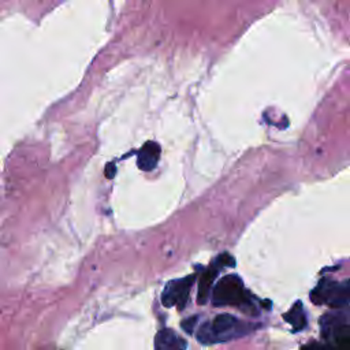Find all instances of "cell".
Returning a JSON list of instances; mask_svg holds the SVG:
<instances>
[{
  "mask_svg": "<svg viewBox=\"0 0 350 350\" xmlns=\"http://www.w3.org/2000/svg\"><path fill=\"white\" fill-rule=\"evenodd\" d=\"M247 332V325L231 314H219L212 321L200 327L197 339L204 345L226 342Z\"/></svg>",
  "mask_w": 350,
  "mask_h": 350,
  "instance_id": "1",
  "label": "cell"
},
{
  "mask_svg": "<svg viewBox=\"0 0 350 350\" xmlns=\"http://www.w3.org/2000/svg\"><path fill=\"white\" fill-rule=\"evenodd\" d=\"M212 304L215 306H242L249 299L243 283L237 275H226L213 287Z\"/></svg>",
  "mask_w": 350,
  "mask_h": 350,
  "instance_id": "2",
  "label": "cell"
},
{
  "mask_svg": "<svg viewBox=\"0 0 350 350\" xmlns=\"http://www.w3.org/2000/svg\"><path fill=\"white\" fill-rule=\"evenodd\" d=\"M310 299L319 305L325 304L332 308H342L350 302L349 280L335 282L324 278L310 293Z\"/></svg>",
  "mask_w": 350,
  "mask_h": 350,
  "instance_id": "3",
  "label": "cell"
},
{
  "mask_svg": "<svg viewBox=\"0 0 350 350\" xmlns=\"http://www.w3.org/2000/svg\"><path fill=\"white\" fill-rule=\"evenodd\" d=\"M234 265H235L234 257L230 256L228 253H221L215 258V261H212V264L206 269L202 271L198 282V291H197V302L200 305H204L208 301L212 291V284L219 271L224 267H234Z\"/></svg>",
  "mask_w": 350,
  "mask_h": 350,
  "instance_id": "4",
  "label": "cell"
},
{
  "mask_svg": "<svg viewBox=\"0 0 350 350\" xmlns=\"http://www.w3.org/2000/svg\"><path fill=\"white\" fill-rule=\"evenodd\" d=\"M194 280H196V273L189 275L182 279L168 282L161 294V304L165 308H171V306L176 305V308L179 310L185 309L187 299H189L190 288H191Z\"/></svg>",
  "mask_w": 350,
  "mask_h": 350,
  "instance_id": "5",
  "label": "cell"
},
{
  "mask_svg": "<svg viewBox=\"0 0 350 350\" xmlns=\"http://www.w3.org/2000/svg\"><path fill=\"white\" fill-rule=\"evenodd\" d=\"M160 159V146L153 141H148L138 150L137 165L142 171H152Z\"/></svg>",
  "mask_w": 350,
  "mask_h": 350,
  "instance_id": "6",
  "label": "cell"
},
{
  "mask_svg": "<svg viewBox=\"0 0 350 350\" xmlns=\"http://www.w3.org/2000/svg\"><path fill=\"white\" fill-rule=\"evenodd\" d=\"M154 350H186V342L170 328H163L156 334Z\"/></svg>",
  "mask_w": 350,
  "mask_h": 350,
  "instance_id": "7",
  "label": "cell"
},
{
  "mask_svg": "<svg viewBox=\"0 0 350 350\" xmlns=\"http://www.w3.org/2000/svg\"><path fill=\"white\" fill-rule=\"evenodd\" d=\"M325 336L338 350H350V324H335L325 329Z\"/></svg>",
  "mask_w": 350,
  "mask_h": 350,
  "instance_id": "8",
  "label": "cell"
},
{
  "mask_svg": "<svg viewBox=\"0 0 350 350\" xmlns=\"http://www.w3.org/2000/svg\"><path fill=\"white\" fill-rule=\"evenodd\" d=\"M283 317L287 323H290L293 325L294 332L304 329L306 325V316H305L304 306L301 302H295L293 305V308Z\"/></svg>",
  "mask_w": 350,
  "mask_h": 350,
  "instance_id": "9",
  "label": "cell"
},
{
  "mask_svg": "<svg viewBox=\"0 0 350 350\" xmlns=\"http://www.w3.org/2000/svg\"><path fill=\"white\" fill-rule=\"evenodd\" d=\"M196 321H197V317H189L186 320L182 321V328L187 332V334H191L193 329H194V325H196Z\"/></svg>",
  "mask_w": 350,
  "mask_h": 350,
  "instance_id": "10",
  "label": "cell"
},
{
  "mask_svg": "<svg viewBox=\"0 0 350 350\" xmlns=\"http://www.w3.org/2000/svg\"><path fill=\"white\" fill-rule=\"evenodd\" d=\"M115 171H116L115 165H113V164H108L107 168H105V175H107V178H112L113 174H115Z\"/></svg>",
  "mask_w": 350,
  "mask_h": 350,
  "instance_id": "11",
  "label": "cell"
},
{
  "mask_svg": "<svg viewBox=\"0 0 350 350\" xmlns=\"http://www.w3.org/2000/svg\"><path fill=\"white\" fill-rule=\"evenodd\" d=\"M317 350H338V349H321V347H317Z\"/></svg>",
  "mask_w": 350,
  "mask_h": 350,
  "instance_id": "12",
  "label": "cell"
},
{
  "mask_svg": "<svg viewBox=\"0 0 350 350\" xmlns=\"http://www.w3.org/2000/svg\"><path fill=\"white\" fill-rule=\"evenodd\" d=\"M349 284H350V279H349Z\"/></svg>",
  "mask_w": 350,
  "mask_h": 350,
  "instance_id": "13",
  "label": "cell"
}]
</instances>
